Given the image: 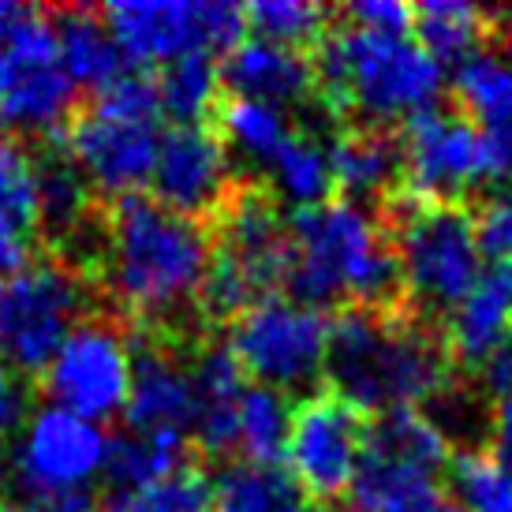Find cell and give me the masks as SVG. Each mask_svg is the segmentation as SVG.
Wrapping results in <instances>:
<instances>
[{
	"mask_svg": "<svg viewBox=\"0 0 512 512\" xmlns=\"http://www.w3.org/2000/svg\"><path fill=\"white\" fill-rule=\"evenodd\" d=\"M314 98L344 128H400L438 109L445 68L412 34H378L344 23L341 12L311 49Z\"/></svg>",
	"mask_w": 512,
	"mask_h": 512,
	"instance_id": "3957f363",
	"label": "cell"
},
{
	"mask_svg": "<svg viewBox=\"0 0 512 512\" xmlns=\"http://www.w3.org/2000/svg\"><path fill=\"white\" fill-rule=\"evenodd\" d=\"M288 408L285 393L255 385L247 389L240 404V453L247 464H266V468H285L288 445Z\"/></svg>",
	"mask_w": 512,
	"mask_h": 512,
	"instance_id": "1f68e13d",
	"label": "cell"
},
{
	"mask_svg": "<svg viewBox=\"0 0 512 512\" xmlns=\"http://www.w3.org/2000/svg\"><path fill=\"white\" fill-rule=\"evenodd\" d=\"M195 393H199V423H195V453L232 456L240 453V404L247 397V374L232 356L228 341H206L195 348Z\"/></svg>",
	"mask_w": 512,
	"mask_h": 512,
	"instance_id": "2e32d148",
	"label": "cell"
},
{
	"mask_svg": "<svg viewBox=\"0 0 512 512\" xmlns=\"http://www.w3.org/2000/svg\"><path fill=\"white\" fill-rule=\"evenodd\" d=\"M101 228L98 288L113 296L116 314L124 311L128 326L176 341L206 333L195 326H206L199 296L214 258L210 225L139 191L101 202Z\"/></svg>",
	"mask_w": 512,
	"mask_h": 512,
	"instance_id": "6da1fadb",
	"label": "cell"
},
{
	"mask_svg": "<svg viewBox=\"0 0 512 512\" xmlns=\"http://www.w3.org/2000/svg\"><path fill=\"white\" fill-rule=\"evenodd\" d=\"M57 135L64 139L68 154L75 157L90 187H98L101 199L139 195L154 180L157 154H161V124L113 120V116H98L79 105V113Z\"/></svg>",
	"mask_w": 512,
	"mask_h": 512,
	"instance_id": "4fadbf2b",
	"label": "cell"
},
{
	"mask_svg": "<svg viewBox=\"0 0 512 512\" xmlns=\"http://www.w3.org/2000/svg\"><path fill=\"white\" fill-rule=\"evenodd\" d=\"M273 184L288 202H296L299 210L337 199L329 146L311 131L296 128L288 135V143L281 146V154L273 157Z\"/></svg>",
	"mask_w": 512,
	"mask_h": 512,
	"instance_id": "f1b7e54d",
	"label": "cell"
},
{
	"mask_svg": "<svg viewBox=\"0 0 512 512\" xmlns=\"http://www.w3.org/2000/svg\"><path fill=\"white\" fill-rule=\"evenodd\" d=\"M221 86L232 98L266 101L273 109L307 101L314 98L311 53L266 38H247L221 60Z\"/></svg>",
	"mask_w": 512,
	"mask_h": 512,
	"instance_id": "e0dca14e",
	"label": "cell"
},
{
	"mask_svg": "<svg viewBox=\"0 0 512 512\" xmlns=\"http://www.w3.org/2000/svg\"><path fill=\"white\" fill-rule=\"evenodd\" d=\"M486 143H490V161H494V176L512 180V116L501 124L486 128Z\"/></svg>",
	"mask_w": 512,
	"mask_h": 512,
	"instance_id": "b9f144b4",
	"label": "cell"
},
{
	"mask_svg": "<svg viewBox=\"0 0 512 512\" xmlns=\"http://www.w3.org/2000/svg\"><path fill=\"white\" fill-rule=\"evenodd\" d=\"M79 113V90L64 72L57 34L42 15L0 45V128L42 131L45 139L68 128Z\"/></svg>",
	"mask_w": 512,
	"mask_h": 512,
	"instance_id": "30bf717a",
	"label": "cell"
},
{
	"mask_svg": "<svg viewBox=\"0 0 512 512\" xmlns=\"http://www.w3.org/2000/svg\"><path fill=\"white\" fill-rule=\"evenodd\" d=\"M90 113L113 116V120H135V124H157L165 109H161V83H157L154 68H135L113 79V83L98 90L94 101L86 105Z\"/></svg>",
	"mask_w": 512,
	"mask_h": 512,
	"instance_id": "836d02e7",
	"label": "cell"
},
{
	"mask_svg": "<svg viewBox=\"0 0 512 512\" xmlns=\"http://www.w3.org/2000/svg\"><path fill=\"white\" fill-rule=\"evenodd\" d=\"M370 415L337 389H314L292 408L285 464L296 486L318 505L341 501L367 453Z\"/></svg>",
	"mask_w": 512,
	"mask_h": 512,
	"instance_id": "8992f818",
	"label": "cell"
},
{
	"mask_svg": "<svg viewBox=\"0 0 512 512\" xmlns=\"http://www.w3.org/2000/svg\"><path fill=\"white\" fill-rule=\"evenodd\" d=\"M157 83H161V109L176 124H210L217 101L225 94L221 64L210 53L172 60L157 72Z\"/></svg>",
	"mask_w": 512,
	"mask_h": 512,
	"instance_id": "f546056e",
	"label": "cell"
},
{
	"mask_svg": "<svg viewBox=\"0 0 512 512\" xmlns=\"http://www.w3.org/2000/svg\"><path fill=\"white\" fill-rule=\"evenodd\" d=\"M98 281L57 255L34 258L27 270L0 281V359L42 378L72 329L101 314Z\"/></svg>",
	"mask_w": 512,
	"mask_h": 512,
	"instance_id": "5b68a950",
	"label": "cell"
},
{
	"mask_svg": "<svg viewBox=\"0 0 512 512\" xmlns=\"http://www.w3.org/2000/svg\"><path fill=\"white\" fill-rule=\"evenodd\" d=\"M475 228H479V247L483 255H490L494 262L512 258V187L490 195L475 214Z\"/></svg>",
	"mask_w": 512,
	"mask_h": 512,
	"instance_id": "8d00e7d4",
	"label": "cell"
},
{
	"mask_svg": "<svg viewBox=\"0 0 512 512\" xmlns=\"http://www.w3.org/2000/svg\"><path fill=\"white\" fill-rule=\"evenodd\" d=\"M191 460H202L195 453L191 438H180V434H131V430H124V434L109 438L105 475H109L113 490L135 494V490H146V486L176 475Z\"/></svg>",
	"mask_w": 512,
	"mask_h": 512,
	"instance_id": "603a6c76",
	"label": "cell"
},
{
	"mask_svg": "<svg viewBox=\"0 0 512 512\" xmlns=\"http://www.w3.org/2000/svg\"><path fill=\"white\" fill-rule=\"evenodd\" d=\"M38 397H42L38 382L12 367L8 359H0V438H15L23 430L30 412L38 408Z\"/></svg>",
	"mask_w": 512,
	"mask_h": 512,
	"instance_id": "d590c367",
	"label": "cell"
},
{
	"mask_svg": "<svg viewBox=\"0 0 512 512\" xmlns=\"http://www.w3.org/2000/svg\"><path fill=\"white\" fill-rule=\"evenodd\" d=\"M483 385L498 404L512 400V337L483 363Z\"/></svg>",
	"mask_w": 512,
	"mask_h": 512,
	"instance_id": "ab89813d",
	"label": "cell"
},
{
	"mask_svg": "<svg viewBox=\"0 0 512 512\" xmlns=\"http://www.w3.org/2000/svg\"><path fill=\"white\" fill-rule=\"evenodd\" d=\"M490 456L512 475V400H501L490 415Z\"/></svg>",
	"mask_w": 512,
	"mask_h": 512,
	"instance_id": "60d3db41",
	"label": "cell"
},
{
	"mask_svg": "<svg viewBox=\"0 0 512 512\" xmlns=\"http://www.w3.org/2000/svg\"><path fill=\"white\" fill-rule=\"evenodd\" d=\"M326 385L367 415L423 408L456 385V359L445 329L415 307H341L329 326Z\"/></svg>",
	"mask_w": 512,
	"mask_h": 512,
	"instance_id": "7a4b0ae2",
	"label": "cell"
},
{
	"mask_svg": "<svg viewBox=\"0 0 512 512\" xmlns=\"http://www.w3.org/2000/svg\"><path fill=\"white\" fill-rule=\"evenodd\" d=\"M4 512H101V509L86 490H68V494H45V498L19 501L15 509H4Z\"/></svg>",
	"mask_w": 512,
	"mask_h": 512,
	"instance_id": "f35d334b",
	"label": "cell"
},
{
	"mask_svg": "<svg viewBox=\"0 0 512 512\" xmlns=\"http://www.w3.org/2000/svg\"><path fill=\"white\" fill-rule=\"evenodd\" d=\"M456 113H464L479 128H494L512 116V53L483 45L479 53L460 60L453 68Z\"/></svg>",
	"mask_w": 512,
	"mask_h": 512,
	"instance_id": "484cf974",
	"label": "cell"
},
{
	"mask_svg": "<svg viewBox=\"0 0 512 512\" xmlns=\"http://www.w3.org/2000/svg\"><path fill=\"white\" fill-rule=\"evenodd\" d=\"M42 247L38 180L27 143L0 135V281L27 270Z\"/></svg>",
	"mask_w": 512,
	"mask_h": 512,
	"instance_id": "d6986e66",
	"label": "cell"
},
{
	"mask_svg": "<svg viewBox=\"0 0 512 512\" xmlns=\"http://www.w3.org/2000/svg\"><path fill=\"white\" fill-rule=\"evenodd\" d=\"M135 498L146 512H217L214 505V479L206 475L202 460H191L176 475L161 483L135 490Z\"/></svg>",
	"mask_w": 512,
	"mask_h": 512,
	"instance_id": "e575fe53",
	"label": "cell"
},
{
	"mask_svg": "<svg viewBox=\"0 0 512 512\" xmlns=\"http://www.w3.org/2000/svg\"><path fill=\"white\" fill-rule=\"evenodd\" d=\"M101 19L135 68L172 64L191 53L214 57L210 4H105Z\"/></svg>",
	"mask_w": 512,
	"mask_h": 512,
	"instance_id": "9a60e30c",
	"label": "cell"
},
{
	"mask_svg": "<svg viewBox=\"0 0 512 512\" xmlns=\"http://www.w3.org/2000/svg\"><path fill=\"white\" fill-rule=\"evenodd\" d=\"M128 348L131 393L128 408H124L128 430L131 434H180V438H195L199 393H195V370H191L195 359H184L187 341L128 326Z\"/></svg>",
	"mask_w": 512,
	"mask_h": 512,
	"instance_id": "8fae6325",
	"label": "cell"
},
{
	"mask_svg": "<svg viewBox=\"0 0 512 512\" xmlns=\"http://www.w3.org/2000/svg\"><path fill=\"white\" fill-rule=\"evenodd\" d=\"M45 19L57 34L60 60H64V72L75 83V90L98 94L131 68V60L124 57V49L116 45L101 19V8H86V4L45 8Z\"/></svg>",
	"mask_w": 512,
	"mask_h": 512,
	"instance_id": "44dd1931",
	"label": "cell"
},
{
	"mask_svg": "<svg viewBox=\"0 0 512 512\" xmlns=\"http://www.w3.org/2000/svg\"><path fill=\"white\" fill-rule=\"evenodd\" d=\"M512 337V258L479 273L468 299L445 318V341L456 363L483 370V363Z\"/></svg>",
	"mask_w": 512,
	"mask_h": 512,
	"instance_id": "ac0fdd59",
	"label": "cell"
},
{
	"mask_svg": "<svg viewBox=\"0 0 512 512\" xmlns=\"http://www.w3.org/2000/svg\"><path fill=\"white\" fill-rule=\"evenodd\" d=\"M217 512H307V494L288 468L232 460L214 479Z\"/></svg>",
	"mask_w": 512,
	"mask_h": 512,
	"instance_id": "4316f807",
	"label": "cell"
},
{
	"mask_svg": "<svg viewBox=\"0 0 512 512\" xmlns=\"http://www.w3.org/2000/svg\"><path fill=\"white\" fill-rule=\"evenodd\" d=\"M374 221L382 228L404 270L408 303L419 314H453L483 273V247L475 214L464 202L419 199L397 187L374 202Z\"/></svg>",
	"mask_w": 512,
	"mask_h": 512,
	"instance_id": "277c9868",
	"label": "cell"
},
{
	"mask_svg": "<svg viewBox=\"0 0 512 512\" xmlns=\"http://www.w3.org/2000/svg\"><path fill=\"white\" fill-rule=\"evenodd\" d=\"M210 128L221 135L225 146H236L243 157H251L266 169L273 165V157L281 154L288 135L296 131L288 128V116L281 109H273L266 101L232 98V94H221L214 116H210Z\"/></svg>",
	"mask_w": 512,
	"mask_h": 512,
	"instance_id": "83f0119b",
	"label": "cell"
},
{
	"mask_svg": "<svg viewBox=\"0 0 512 512\" xmlns=\"http://www.w3.org/2000/svg\"><path fill=\"white\" fill-rule=\"evenodd\" d=\"M243 12H247V27L255 38L288 45L299 53H311L337 19V12H329L326 4H311V0H255Z\"/></svg>",
	"mask_w": 512,
	"mask_h": 512,
	"instance_id": "4dcf8cb0",
	"label": "cell"
},
{
	"mask_svg": "<svg viewBox=\"0 0 512 512\" xmlns=\"http://www.w3.org/2000/svg\"><path fill=\"white\" fill-rule=\"evenodd\" d=\"M105 456V430L53 404L34 415L27 438L15 453V486L23 501L83 490L90 475L105 471Z\"/></svg>",
	"mask_w": 512,
	"mask_h": 512,
	"instance_id": "7c38bea8",
	"label": "cell"
},
{
	"mask_svg": "<svg viewBox=\"0 0 512 512\" xmlns=\"http://www.w3.org/2000/svg\"><path fill=\"white\" fill-rule=\"evenodd\" d=\"M367 453L441 475L453 464V441L441 434L423 408H389L382 415H370Z\"/></svg>",
	"mask_w": 512,
	"mask_h": 512,
	"instance_id": "cb8c5ba5",
	"label": "cell"
},
{
	"mask_svg": "<svg viewBox=\"0 0 512 512\" xmlns=\"http://www.w3.org/2000/svg\"><path fill=\"white\" fill-rule=\"evenodd\" d=\"M341 19L359 30H378V34H412L415 8L400 0H359L341 8Z\"/></svg>",
	"mask_w": 512,
	"mask_h": 512,
	"instance_id": "74e56055",
	"label": "cell"
},
{
	"mask_svg": "<svg viewBox=\"0 0 512 512\" xmlns=\"http://www.w3.org/2000/svg\"><path fill=\"white\" fill-rule=\"evenodd\" d=\"M228 348L247 378L266 389H299L326 370L333 314L299 307L288 299H266L228 322Z\"/></svg>",
	"mask_w": 512,
	"mask_h": 512,
	"instance_id": "52a82bcc",
	"label": "cell"
},
{
	"mask_svg": "<svg viewBox=\"0 0 512 512\" xmlns=\"http://www.w3.org/2000/svg\"><path fill=\"white\" fill-rule=\"evenodd\" d=\"M415 42L427 49L430 57L445 64H460L471 53H479L490 34H494V12H483L464 0H427L415 8Z\"/></svg>",
	"mask_w": 512,
	"mask_h": 512,
	"instance_id": "d4e9b609",
	"label": "cell"
},
{
	"mask_svg": "<svg viewBox=\"0 0 512 512\" xmlns=\"http://www.w3.org/2000/svg\"><path fill=\"white\" fill-rule=\"evenodd\" d=\"M404 191L434 202H460L494 176L486 131L456 109H427L400 124Z\"/></svg>",
	"mask_w": 512,
	"mask_h": 512,
	"instance_id": "9c48e42d",
	"label": "cell"
},
{
	"mask_svg": "<svg viewBox=\"0 0 512 512\" xmlns=\"http://www.w3.org/2000/svg\"><path fill=\"white\" fill-rule=\"evenodd\" d=\"M453 498L468 512H512V475L486 449H460L449 464Z\"/></svg>",
	"mask_w": 512,
	"mask_h": 512,
	"instance_id": "d6a6232c",
	"label": "cell"
},
{
	"mask_svg": "<svg viewBox=\"0 0 512 512\" xmlns=\"http://www.w3.org/2000/svg\"><path fill=\"white\" fill-rule=\"evenodd\" d=\"M101 512H146V509L139 505V498H135V494L109 490V494H105V501H101Z\"/></svg>",
	"mask_w": 512,
	"mask_h": 512,
	"instance_id": "7bdbcfd3",
	"label": "cell"
},
{
	"mask_svg": "<svg viewBox=\"0 0 512 512\" xmlns=\"http://www.w3.org/2000/svg\"><path fill=\"white\" fill-rule=\"evenodd\" d=\"M337 199L382 202L404 184L400 128H344L329 143Z\"/></svg>",
	"mask_w": 512,
	"mask_h": 512,
	"instance_id": "ffe728a7",
	"label": "cell"
},
{
	"mask_svg": "<svg viewBox=\"0 0 512 512\" xmlns=\"http://www.w3.org/2000/svg\"><path fill=\"white\" fill-rule=\"evenodd\" d=\"M352 494L356 512H468L438 475L374 453H363Z\"/></svg>",
	"mask_w": 512,
	"mask_h": 512,
	"instance_id": "7402d4cb",
	"label": "cell"
},
{
	"mask_svg": "<svg viewBox=\"0 0 512 512\" xmlns=\"http://www.w3.org/2000/svg\"><path fill=\"white\" fill-rule=\"evenodd\" d=\"M150 184L157 202L210 225L240 180L228 165V146L210 124H176L161 131V154Z\"/></svg>",
	"mask_w": 512,
	"mask_h": 512,
	"instance_id": "5bb4252c",
	"label": "cell"
},
{
	"mask_svg": "<svg viewBox=\"0 0 512 512\" xmlns=\"http://www.w3.org/2000/svg\"><path fill=\"white\" fill-rule=\"evenodd\" d=\"M42 382L57 408L79 419L101 423L124 412L131 393V348L124 318L116 311L83 318L49 363Z\"/></svg>",
	"mask_w": 512,
	"mask_h": 512,
	"instance_id": "ba28073f",
	"label": "cell"
}]
</instances>
